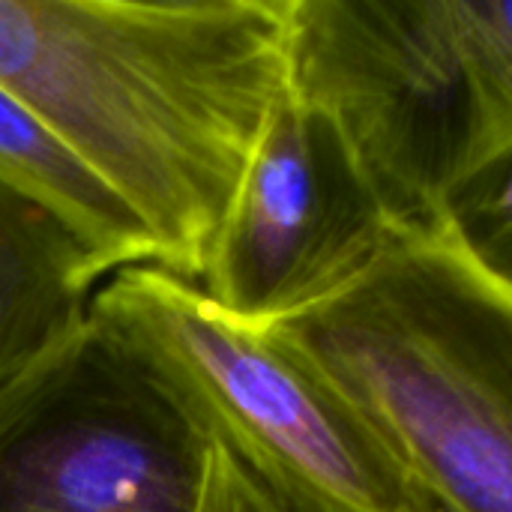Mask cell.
Returning <instances> with one entry per match:
<instances>
[{
	"mask_svg": "<svg viewBox=\"0 0 512 512\" xmlns=\"http://www.w3.org/2000/svg\"><path fill=\"white\" fill-rule=\"evenodd\" d=\"M198 512H276L273 504L246 480V474L219 450L210 453L204 495Z\"/></svg>",
	"mask_w": 512,
	"mask_h": 512,
	"instance_id": "obj_10",
	"label": "cell"
},
{
	"mask_svg": "<svg viewBox=\"0 0 512 512\" xmlns=\"http://www.w3.org/2000/svg\"><path fill=\"white\" fill-rule=\"evenodd\" d=\"M210 444L93 315L0 396V512H198Z\"/></svg>",
	"mask_w": 512,
	"mask_h": 512,
	"instance_id": "obj_5",
	"label": "cell"
},
{
	"mask_svg": "<svg viewBox=\"0 0 512 512\" xmlns=\"http://www.w3.org/2000/svg\"><path fill=\"white\" fill-rule=\"evenodd\" d=\"M90 315L276 512H420L417 483L360 411L195 282L126 267L99 285Z\"/></svg>",
	"mask_w": 512,
	"mask_h": 512,
	"instance_id": "obj_4",
	"label": "cell"
},
{
	"mask_svg": "<svg viewBox=\"0 0 512 512\" xmlns=\"http://www.w3.org/2000/svg\"><path fill=\"white\" fill-rule=\"evenodd\" d=\"M0 177L66 219L114 267V273L156 264L153 240L129 207L3 87Z\"/></svg>",
	"mask_w": 512,
	"mask_h": 512,
	"instance_id": "obj_8",
	"label": "cell"
},
{
	"mask_svg": "<svg viewBox=\"0 0 512 512\" xmlns=\"http://www.w3.org/2000/svg\"><path fill=\"white\" fill-rule=\"evenodd\" d=\"M0 87L198 285L291 93V0H0Z\"/></svg>",
	"mask_w": 512,
	"mask_h": 512,
	"instance_id": "obj_1",
	"label": "cell"
},
{
	"mask_svg": "<svg viewBox=\"0 0 512 512\" xmlns=\"http://www.w3.org/2000/svg\"><path fill=\"white\" fill-rule=\"evenodd\" d=\"M291 90L399 231H435L512 150V0H291Z\"/></svg>",
	"mask_w": 512,
	"mask_h": 512,
	"instance_id": "obj_3",
	"label": "cell"
},
{
	"mask_svg": "<svg viewBox=\"0 0 512 512\" xmlns=\"http://www.w3.org/2000/svg\"><path fill=\"white\" fill-rule=\"evenodd\" d=\"M438 228L483 273L512 288V150L453 195Z\"/></svg>",
	"mask_w": 512,
	"mask_h": 512,
	"instance_id": "obj_9",
	"label": "cell"
},
{
	"mask_svg": "<svg viewBox=\"0 0 512 512\" xmlns=\"http://www.w3.org/2000/svg\"><path fill=\"white\" fill-rule=\"evenodd\" d=\"M402 231L333 120L294 90L273 111L198 288L267 330L348 291Z\"/></svg>",
	"mask_w": 512,
	"mask_h": 512,
	"instance_id": "obj_6",
	"label": "cell"
},
{
	"mask_svg": "<svg viewBox=\"0 0 512 512\" xmlns=\"http://www.w3.org/2000/svg\"><path fill=\"white\" fill-rule=\"evenodd\" d=\"M108 276L66 219L0 177V396L84 327Z\"/></svg>",
	"mask_w": 512,
	"mask_h": 512,
	"instance_id": "obj_7",
	"label": "cell"
},
{
	"mask_svg": "<svg viewBox=\"0 0 512 512\" xmlns=\"http://www.w3.org/2000/svg\"><path fill=\"white\" fill-rule=\"evenodd\" d=\"M420 489V486H417ZM420 512H453L450 507H444L441 501H435L432 495H426L423 489H420Z\"/></svg>",
	"mask_w": 512,
	"mask_h": 512,
	"instance_id": "obj_11",
	"label": "cell"
},
{
	"mask_svg": "<svg viewBox=\"0 0 512 512\" xmlns=\"http://www.w3.org/2000/svg\"><path fill=\"white\" fill-rule=\"evenodd\" d=\"M267 333L453 512H512V288L441 228L402 231L348 291Z\"/></svg>",
	"mask_w": 512,
	"mask_h": 512,
	"instance_id": "obj_2",
	"label": "cell"
}]
</instances>
